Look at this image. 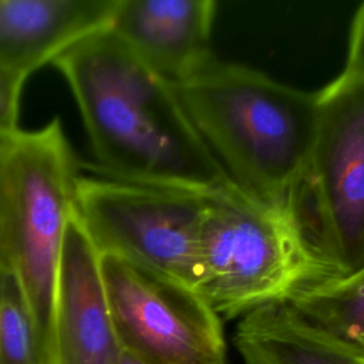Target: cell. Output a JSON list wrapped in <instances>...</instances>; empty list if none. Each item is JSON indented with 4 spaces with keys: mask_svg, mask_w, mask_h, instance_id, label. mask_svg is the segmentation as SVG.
I'll return each instance as SVG.
<instances>
[{
    "mask_svg": "<svg viewBox=\"0 0 364 364\" xmlns=\"http://www.w3.org/2000/svg\"><path fill=\"white\" fill-rule=\"evenodd\" d=\"M287 304L338 348L364 360V263L307 287Z\"/></svg>",
    "mask_w": 364,
    "mask_h": 364,
    "instance_id": "obj_12",
    "label": "cell"
},
{
    "mask_svg": "<svg viewBox=\"0 0 364 364\" xmlns=\"http://www.w3.org/2000/svg\"><path fill=\"white\" fill-rule=\"evenodd\" d=\"M30 75L0 67V138L20 131V105L24 84Z\"/></svg>",
    "mask_w": 364,
    "mask_h": 364,
    "instance_id": "obj_14",
    "label": "cell"
},
{
    "mask_svg": "<svg viewBox=\"0 0 364 364\" xmlns=\"http://www.w3.org/2000/svg\"><path fill=\"white\" fill-rule=\"evenodd\" d=\"M360 364H364V360H357Z\"/></svg>",
    "mask_w": 364,
    "mask_h": 364,
    "instance_id": "obj_17",
    "label": "cell"
},
{
    "mask_svg": "<svg viewBox=\"0 0 364 364\" xmlns=\"http://www.w3.org/2000/svg\"><path fill=\"white\" fill-rule=\"evenodd\" d=\"M213 0H118L111 28L152 71L176 84L213 55Z\"/></svg>",
    "mask_w": 364,
    "mask_h": 364,
    "instance_id": "obj_9",
    "label": "cell"
},
{
    "mask_svg": "<svg viewBox=\"0 0 364 364\" xmlns=\"http://www.w3.org/2000/svg\"><path fill=\"white\" fill-rule=\"evenodd\" d=\"M340 77L364 82V3L357 9L351 23L346 65Z\"/></svg>",
    "mask_w": 364,
    "mask_h": 364,
    "instance_id": "obj_15",
    "label": "cell"
},
{
    "mask_svg": "<svg viewBox=\"0 0 364 364\" xmlns=\"http://www.w3.org/2000/svg\"><path fill=\"white\" fill-rule=\"evenodd\" d=\"M235 346L245 364H360L287 303L264 304L242 316Z\"/></svg>",
    "mask_w": 364,
    "mask_h": 364,
    "instance_id": "obj_11",
    "label": "cell"
},
{
    "mask_svg": "<svg viewBox=\"0 0 364 364\" xmlns=\"http://www.w3.org/2000/svg\"><path fill=\"white\" fill-rule=\"evenodd\" d=\"M100 264L124 351L148 364H228L222 318L196 290L114 255Z\"/></svg>",
    "mask_w": 364,
    "mask_h": 364,
    "instance_id": "obj_7",
    "label": "cell"
},
{
    "mask_svg": "<svg viewBox=\"0 0 364 364\" xmlns=\"http://www.w3.org/2000/svg\"><path fill=\"white\" fill-rule=\"evenodd\" d=\"M121 353L100 255L73 209L57 274L50 364H118Z\"/></svg>",
    "mask_w": 364,
    "mask_h": 364,
    "instance_id": "obj_8",
    "label": "cell"
},
{
    "mask_svg": "<svg viewBox=\"0 0 364 364\" xmlns=\"http://www.w3.org/2000/svg\"><path fill=\"white\" fill-rule=\"evenodd\" d=\"M80 166L58 117L0 138V274L16 283L47 364L61 247Z\"/></svg>",
    "mask_w": 364,
    "mask_h": 364,
    "instance_id": "obj_3",
    "label": "cell"
},
{
    "mask_svg": "<svg viewBox=\"0 0 364 364\" xmlns=\"http://www.w3.org/2000/svg\"><path fill=\"white\" fill-rule=\"evenodd\" d=\"M85 169L75 181L74 209L97 252L198 291L200 232L215 192L124 181L91 165Z\"/></svg>",
    "mask_w": 364,
    "mask_h": 364,
    "instance_id": "obj_5",
    "label": "cell"
},
{
    "mask_svg": "<svg viewBox=\"0 0 364 364\" xmlns=\"http://www.w3.org/2000/svg\"><path fill=\"white\" fill-rule=\"evenodd\" d=\"M173 87L230 182L256 200L291 209L316 141L318 91L215 57Z\"/></svg>",
    "mask_w": 364,
    "mask_h": 364,
    "instance_id": "obj_2",
    "label": "cell"
},
{
    "mask_svg": "<svg viewBox=\"0 0 364 364\" xmlns=\"http://www.w3.org/2000/svg\"><path fill=\"white\" fill-rule=\"evenodd\" d=\"M291 210L317 252L346 274L364 263V82L318 91V127Z\"/></svg>",
    "mask_w": 364,
    "mask_h": 364,
    "instance_id": "obj_6",
    "label": "cell"
},
{
    "mask_svg": "<svg viewBox=\"0 0 364 364\" xmlns=\"http://www.w3.org/2000/svg\"><path fill=\"white\" fill-rule=\"evenodd\" d=\"M118 364H148V363H145V361L139 360L138 357H135V355H132V354H129V353L122 350V353L119 355Z\"/></svg>",
    "mask_w": 364,
    "mask_h": 364,
    "instance_id": "obj_16",
    "label": "cell"
},
{
    "mask_svg": "<svg viewBox=\"0 0 364 364\" xmlns=\"http://www.w3.org/2000/svg\"><path fill=\"white\" fill-rule=\"evenodd\" d=\"M118 0H0V67L27 75L111 26Z\"/></svg>",
    "mask_w": 364,
    "mask_h": 364,
    "instance_id": "obj_10",
    "label": "cell"
},
{
    "mask_svg": "<svg viewBox=\"0 0 364 364\" xmlns=\"http://www.w3.org/2000/svg\"><path fill=\"white\" fill-rule=\"evenodd\" d=\"M51 64L75 100L95 171L203 193L233 185L192 125L173 84L144 64L111 26L75 41Z\"/></svg>",
    "mask_w": 364,
    "mask_h": 364,
    "instance_id": "obj_1",
    "label": "cell"
},
{
    "mask_svg": "<svg viewBox=\"0 0 364 364\" xmlns=\"http://www.w3.org/2000/svg\"><path fill=\"white\" fill-rule=\"evenodd\" d=\"M198 293L222 318L287 303L338 276L291 209L256 200L230 185L215 192L200 232Z\"/></svg>",
    "mask_w": 364,
    "mask_h": 364,
    "instance_id": "obj_4",
    "label": "cell"
},
{
    "mask_svg": "<svg viewBox=\"0 0 364 364\" xmlns=\"http://www.w3.org/2000/svg\"><path fill=\"white\" fill-rule=\"evenodd\" d=\"M0 364H47L16 283L0 274Z\"/></svg>",
    "mask_w": 364,
    "mask_h": 364,
    "instance_id": "obj_13",
    "label": "cell"
}]
</instances>
